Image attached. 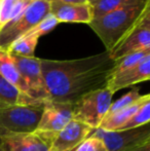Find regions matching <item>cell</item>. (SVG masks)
<instances>
[{"instance_id": "7", "label": "cell", "mask_w": 150, "mask_h": 151, "mask_svg": "<svg viewBox=\"0 0 150 151\" xmlns=\"http://www.w3.org/2000/svg\"><path fill=\"white\" fill-rule=\"evenodd\" d=\"M73 119V104L44 102V108L35 133L52 144L59 133Z\"/></svg>"}, {"instance_id": "26", "label": "cell", "mask_w": 150, "mask_h": 151, "mask_svg": "<svg viewBox=\"0 0 150 151\" xmlns=\"http://www.w3.org/2000/svg\"><path fill=\"white\" fill-rule=\"evenodd\" d=\"M95 1H97V0H86V2H88V3H93V2H95Z\"/></svg>"}, {"instance_id": "12", "label": "cell", "mask_w": 150, "mask_h": 151, "mask_svg": "<svg viewBox=\"0 0 150 151\" xmlns=\"http://www.w3.org/2000/svg\"><path fill=\"white\" fill-rule=\"evenodd\" d=\"M50 14L54 16L59 23H83L88 25L93 20L90 3L72 4L50 0Z\"/></svg>"}, {"instance_id": "6", "label": "cell", "mask_w": 150, "mask_h": 151, "mask_svg": "<svg viewBox=\"0 0 150 151\" xmlns=\"http://www.w3.org/2000/svg\"><path fill=\"white\" fill-rule=\"evenodd\" d=\"M113 93L107 88L90 93L73 104V119L83 122L92 129H99L106 116Z\"/></svg>"}, {"instance_id": "29", "label": "cell", "mask_w": 150, "mask_h": 151, "mask_svg": "<svg viewBox=\"0 0 150 151\" xmlns=\"http://www.w3.org/2000/svg\"><path fill=\"white\" fill-rule=\"evenodd\" d=\"M0 136H2V133H1V132H0Z\"/></svg>"}, {"instance_id": "9", "label": "cell", "mask_w": 150, "mask_h": 151, "mask_svg": "<svg viewBox=\"0 0 150 151\" xmlns=\"http://www.w3.org/2000/svg\"><path fill=\"white\" fill-rule=\"evenodd\" d=\"M10 54V52H9ZM18 68L19 72L28 84L34 99L40 101H47L48 93L45 88L43 76H42L40 59L38 58H24L18 55L10 54Z\"/></svg>"}, {"instance_id": "21", "label": "cell", "mask_w": 150, "mask_h": 151, "mask_svg": "<svg viewBox=\"0 0 150 151\" xmlns=\"http://www.w3.org/2000/svg\"><path fill=\"white\" fill-rule=\"evenodd\" d=\"M149 55H150V50H142V52H133V54L128 55V56L123 57V58L119 59V60L114 61L115 64H114V69H113L112 74L121 72V71H123V70L128 69V68H131V67H134L135 65L140 63L143 59L146 58ZM112 74H111V75H112Z\"/></svg>"}, {"instance_id": "25", "label": "cell", "mask_w": 150, "mask_h": 151, "mask_svg": "<svg viewBox=\"0 0 150 151\" xmlns=\"http://www.w3.org/2000/svg\"><path fill=\"white\" fill-rule=\"evenodd\" d=\"M50 1V0H48ZM56 1H61L64 3H72V4H82V3H88L86 0H56Z\"/></svg>"}, {"instance_id": "10", "label": "cell", "mask_w": 150, "mask_h": 151, "mask_svg": "<svg viewBox=\"0 0 150 151\" xmlns=\"http://www.w3.org/2000/svg\"><path fill=\"white\" fill-rule=\"evenodd\" d=\"M150 78V55L144 58L140 63L118 73L110 76L107 86L112 93L122 88L133 86L137 83L147 81Z\"/></svg>"}, {"instance_id": "1", "label": "cell", "mask_w": 150, "mask_h": 151, "mask_svg": "<svg viewBox=\"0 0 150 151\" xmlns=\"http://www.w3.org/2000/svg\"><path fill=\"white\" fill-rule=\"evenodd\" d=\"M114 64L106 50L76 60L40 59L48 100L74 104L88 93L106 88Z\"/></svg>"}, {"instance_id": "18", "label": "cell", "mask_w": 150, "mask_h": 151, "mask_svg": "<svg viewBox=\"0 0 150 151\" xmlns=\"http://www.w3.org/2000/svg\"><path fill=\"white\" fill-rule=\"evenodd\" d=\"M29 4L25 0H0V29L22 14Z\"/></svg>"}, {"instance_id": "17", "label": "cell", "mask_w": 150, "mask_h": 151, "mask_svg": "<svg viewBox=\"0 0 150 151\" xmlns=\"http://www.w3.org/2000/svg\"><path fill=\"white\" fill-rule=\"evenodd\" d=\"M147 2H150V0H97L90 3V7H92L93 18H97L113 10L124 8L126 6L147 3Z\"/></svg>"}, {"instance_id": "22", "label": "cell", "mask_w": 150, "mask_h": 151, "mask_svg": "<svg viewBox=\"0 0 150 151\" xmlns=\"http://www.w3.org/2000/svg\"><path fill=\"white\" fill-rule=\"evenodd\" d=\"M141 97H142V95L140 93L139 88H136V86H135V88H133L128 93L123 95L121 98H119L117 101H115L114 103L111 104V106H110V108H109L108 112H107L106 116L110 115V114H113L114 112L118 111V110L123 109V108L132 105V104H134L136 101H138Z\"/></svg>"}, {"instance_id": "11", "label": "cell", "mask_w": 150, "mask_h": 151, "mask_svg": "<svg viewBox=\"0 0 150 151\" xmlns=\"http://www.w3.org/2000/svg\"><path fill=\"white\" fill-rule=\"evenodd\" d=\"M92 129L88 124L72 119L55 138L50 151H68L77 148L88 139Z\"/></svg>"}, {"instance_id": "19", "label": "cell", "mask_w": 150, "mask_h": 151, "mask_svg": "<svg viewBox=\"0 0 150 151\" xmlns=\"http://www.w3.org/2000/svg\"><path fill=\"white\" fill-rule=\"evenodd\" d=\"M39 37L34 34H27L16 40L11 45L8 47L7 52L10 54L18 55L24 58H34L35 48L37 46Z\"/></svg>"}, {"instance_id": "14", "label": "cell", "mask_w": 150, "mask_h": 151, "mask_svg": "<svg viewBox=\"0 0 150 151\" xmlns=\"http://www.w3.org/2000/svg\"><path fill=\"white\" fill-rule=\"evenodd\" d=\"M0 75L6 81H8L10 84L16 86L19 91L33 98L32 93H31L28 84L26 83L24 78L20 74L16 64L11 59L10 54L8 52H6V50H0Z\"/></svg>"}, {"instance_id": "28", "label": "cell", "mask_w": 150, "mask_h": 151, "mask_svg": "<svg viewBox=\"0 0 150 151\" xmlns=\"http://www.w3.org/2000/svg\"><path fill=\"white\" fill-rule=\"evenodd\" d=\"M76 150V148H75V149H72V150H68V151H75Z\"/></svg>"}, {"instance_id": "20", "label": "cell", "mask_w": 150, "mask_h": 151, "mask_svg": "<svg viewBox=\"0 0 150 151\" xmlns=\"http://www.w3.org/2000/svg\"><path fill=\"white\" fill-rule=\"evenodd\" d=\"M150 121V100L146 101L140 108L138 111L131 117V119L126 121L121 127L117 131H124V129H136L141 125H144L146 123H149Z\"/></svg>"}, {"instance_id": "23", "label": "cell", "mask_w": 150, "mask_h": 151, "mask_svg": "<svg viewBox=\"0 0 150 151\" xmlns=\"http://www.w3.org/2000/svg\"><path fill=\"white\" fill-rule=\"evenodd\" d=\"M58 24H59V22L56 20V18L50 14H47L32 31L29 32L28 34H34V35L38 36V37H41L42 35H45V34L50 33V31L54 30Z\"/></svg>"}, {"instance_id": "16", "label": "cell", "mask_w": 150, "mask_h": 151, "mask_svg": "<svg viewBox=\"0 0 150 151\" xmlns=\"http://www.w3.org/2000/svg\"><path fill=\"white\" fill-rule=\"evenodd\" d=\"M45 101L36 100L19 91L0 75V109L17 105H33Z\"/></svg>"}, {"instance_id": "27", "label": "cell", "mask_w": 150, "mask_h": 151, "mask_svg": "<svg viewBox=\"0 0 150 151\" xmlns=\"http://www.w3.org/2000/svg\"><path fill=\"white\" fill-rule=\"evenodd\" d=\"M0 151H5V150H4V149H3V148H2V147H1V146H0Z\"/></svg>"}, {"instance_id": "5", "label": "cell", "mask_w": 150, "mask_h": 151, "mask_svg": "<svg viewBox=\"0 0 150 151\" xmlns=\"http://www.w3.org/2000/svg\"><path fill=\"white\" fill-rule=\"evenodd\" d=\"M44 108L43 103L17 105L0 109V132L4 134H28L36 129Z\"/></svg>"}, {"instance_id": "3", "label": "cell", "mask_w": 150, "mask_h": 151, "mask_svg": "<svg viewBox=\"0 0 150 151\" xmlns=\"http://www.w3.org/2000/svg\"><path fill=\"white\" fill-rule=\"evenodd\" d=\"M50 14V1L36 0L30 3L21 14L0 29V50H6L16 40L27 35Z\"/></svg>"}, {"instance_id": "13", "label": "cell", "mask_w": 150, "mask_h": 151, "mask_svg": "<svg viewBox=\"0 0 150 151\" xmlns=\"http://www.w3.org/2000/svg\"><path fill=\"white\" fill-rule=\"evenodd\" d=\"M0 146L5 151H50L52 144L33 132L4 134L0 136Z\"/></svg>"}, {"instance_id": "4", "label": "cell", "mask_w": 150, "mask_h": 151, "mask_svg": "<svg viewBox=\"0 0 150 151\" xmlns=\"http://www.w3.org/2000/svg\"><path fill=\"white\" fill-rule=\"evenodd\" d=\"M88 137L100 139L108 151H150V123L124 131L95 129Z\"/></svg>"}, {"instance_id": "15", "label": "cell", "mask_w": 150, "mask_h": 151, "mask_svg": "<svg viewBox=\"0 0 150 151\" xmlns=\"http://www.w3.org/2000/svg\"><path fill=\"white\" fill-rule=\"evenodd\" d=\"M148 100H150L149 93L142 95V97L134 104L123 108V109L118 110V111L114 112L113 114L105 116L99 129H102L104 131H117V129H119V127H121L126 121L130 120L131 117L138 111L139 108Z\"/></svg>"}, {"instance_id": "8", "label": "cell", "mask_w": 150, "mask_h": 151, "mask_svg": "<svg viewBox=\"0 0 150 151\" xmlns=\"http://www.w3.org/2000/svg\"><path fill=\"white\" fill-rule=\"evenodd\" d=\"M147 50H150V8L109 55L113 61H116L133 52Z\"/></svg>"}, {"instance_id": "24", "label": "cell", "mask_w": 150, "mask_h": 151, "mask_svg": "<svg viewBox=\"0 0 150 151\" xmlns=\"http://www.w3.org/2000/svg\"><path fill=\"white\" fill-rule=\"evenodd\" d=\"M75 151H108L105 144L100 139L95 137H88L85 139Z\"/></svg>"}, {"instance_id": "2", "label": "cell", "mask_w": 150, "mask_h": 151, "mask_svg": "<svg viewBox=\"0 0 150 151\" xmlns=\"http://www.w3.org/2000/svg\"><path fill=\"white\" fill-rule=\"evenodd\" d=\"M149 8L150 2L126 6L93 18L88 26L102 40L106 48L105 50L110 52L121 41L122 38L138 24Z\"/></svg>"}]
</instances>
